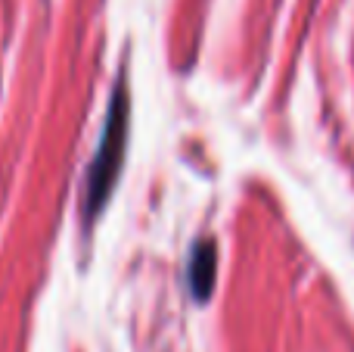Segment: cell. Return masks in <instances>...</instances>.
I'll return each mask as SVG.
<instances>
[{
    "mask_svg": "<svg viewBox=\"0 0 354 352\" xmlns=\"http://www.w3.org/2000/svg\"><path fill=\"white\" fill-rule=\"evenodd\" d=\"M128 128H131V94H128V78L118 75L115 87H112L109 112H106L103 131L97 141V153L87 168L84 181V218H97L103 206L109 203L115 178L122 172L124 150H128Z\"/></svg>",
    "mask_w": 354,
    "mask_h": 352,
    "instance_id": "obj_1",
    "label": "cell"
},
{
    "mask_svg": "<svg viewBox=\"0 0 354 352\" xmlns=\"http://www.w3.org/2000/svg\"><path fill=\"white\" fill-rule=\"evenodd\" d=\"M214 278H218V243L214 240H199L189 249V265H187V281L189 293L199 303H205L214 290Z\"/></svg>",
    "mask_w": 354,
    "mask_h": 352,
    "instance_id": "obj_2",
    "label": "cell"
}]
</instances>
